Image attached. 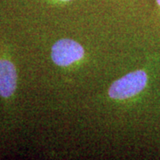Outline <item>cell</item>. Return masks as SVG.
<instances>
[{"mask_svg":"<svg viewBox=\"0 0 160 160\" xmlns=\"http://www.w3.org/2000/svg\"><path fill=\"white\" fill-rule=\"evenodd\" d=\"M148 77L145 71L136 70L115 81L109 89V97L124 100L136 95L145 88Z\"/></svg>","mask_w":160,"mask_h":160,"instance_id":"1","label":"cell"},{"mask_svg":"<svg viewBox=\"0 0 160 160\" xmlns=\"http://www.w3.org/2000/svg\"><path fill=\"white\" fill-rule=\"evenodd\" d=\"M84 48L71 39H61L52 47L51 56L59 66H69L84 56Z\"/></svg>","mask_w":160,"mask_h":160,"instance_id":"2","label":"cell"},{"mask_svg":"<svg viewBox=\"0 0 160 160\" xmlns=\"http://www.w3.org/2000/svg\"><path fill=\"white\" fill-rule=\"evenodd\" d=\"M17 75L14 65L6 60H0V95L11 96L16 88Z\"/></svg>","mask_w":160,"mask_h":160,"instance_id":"3","label":"cell"},{"mask_svg":"<svg viewBox=\"0 0 160 160\" xmlns=\"http://www.w3.org/2000/svg\"><path fill=\"white\" fill-rule=\"evenodd\" d=\"M157 3H158V5L160 6V0H157Z\"/></svg>","mask_w":160,"mask_h":160,"instance_id":"4","label":"cell"},{"mask_svg":"<svg viewBox=\"0 0 160 160\" xmlns=\"http://www.w3.org/2000/svg\"><path fill=\"white\" fill-rule=\"evenodd\" d=\"M62 1H69V0H62Z\"/></svg>","mask_w":160,"mask_h":160,"instance_id":"5","label":"cell"}]
</instances>
